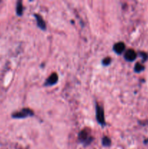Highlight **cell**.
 <instances>
[{
  "mask_svg": "<svg viewBox=\"0 0 148 149\" xmlns=\"http://www.w3.org/2000/svg\"><path fill=\"white\" fill-rule=\"evenodd\" d=\"M102 65H108L109 64L111 63V58L110 57H107V58H105L104 60L102 61Z\"/></svg>",
  "mask_w": 148,
  "mask_h": 149,
  "instance_id": "cell-11",
  "label": "cell"
},
{
  "mask_svg": "<svg viewBox=\"0 0 148 149\" xmlns=\"http://www.w3.org/2000/svg\"><path fill=\"white\" fill-rule=\"evenodd\" d=\"M125 48H126V46L123 42H118L113 47V50L117 54L120 55L125 50Z\"/></svg>",
  "mask_w": 148,
  "mask_h": 149,
  "instance_id": "cell-6",
  "label": "cell"
},
{
  "mask_svg": "<svg viewBox=\"0 0 148 149\" xmlns=\"http://www.w3.org/2000/svg\"><path fill=\"white\" fill-rule=\"evenodd\" d=\"M16 13L17 15L21 16L23 15V4L20 1H18L17 2V7H16Z\"/></svg>",
  "mask_w": 148,
  "mask_h": 149,
  "instance_id": "cell-8",
  "label": "cell"
},
{
  "mask_svg": "<svg viewBox=\"0 0 148 149\" xmlns=\"http://www.w3.org/2000/svg\"><path fill=\"white\" fill-rule=\"evenodd\" d=\"M96 117H97V120L102 126L105 125L104 110H103L102 107L100 106L98 104L96 105Z\"/></svg>",
  "mask_w": 148,
  "mask_h": 149,
  "instance_id": "cell-2",
  "label": "cell"
},
{
  "mask_svg": "<svg viewBox=\"0 0 148 149\" xmlns=\"http://www.w3.org/2000/svg\"><path fill=\"white\" fill-rule=\"evenodd\" d=\"M140 55H142V58H145V60H146L147 58V55L146 53H145V52H141V53H140Z\"/></svg>",
  "mask_w": 148,
  "mask_h": 149,
  "instance_id": "cell-12",
  "label": "cell"
},
{
  "mask_svg": "<svg viewBox=\"0 0 148 149\" xmlns=\"http://www.w3.org/2000/svg\"><path fill=\"white\" fill-rule=\"evenodd\" d=\"M58 81V76L57 74H55V73H53L52 74H51L48 79H46V81H45L44 85L46 87H49V86H52L54 84H56Z\"/></svg>",
  "mask_w": 148,
  "mask_h": 149,
  "instance_id": "cell-4",
  "label": "cell"
},
{
  "mask_svg": "<svg viewBox=\"0 0 148 149\" xmlns=\"http://www.w3.org/2000/svg\"><path fill=\"white\" fill-rule=\"evenodd\" d=\"M33 115V112L30 109H23L22 110H20V111L13 113L12 118H15V119H24V118L32 116Z\"/></svg>",
  "mask_w": 148,
  "mask_h": 149,
  "instance_id": "cell-1",
  "label": "cell"
},
{
  "mask_svg": "<svg viewBox=\"0 0 148 149\" xmlns=\"http://www.w3.org/2000/svg\"><path fill=\"white\" fill-rule=\"evenodd\" d=\"M78 137H79V141L84 144H88L91 141V138L89 135V133L86 130L81 131Z\"/></svg>",
  "mask_w": 148,
  "mask_h": 149,
  "instance_id": "cell-3",
  "label": "cell"
},
{
  "mask_svg": "<svg viewBox=\"0 0 148 149\" xmlns=\"http://www.w3.org/2000/svg\"><path fill=\"white\" fill-rule=\"evenodd\" d=\"M144 69H145V67H144V65H142V64H140L139 63H136V65H135V66H134L135 72L139 73V72H141V71H144Z\"/></svg>",
  "mask_w": 148,
  "mask_h": 149,
  "instance_id": "cell-9",
  "label": "cell"
},
{
  "mask_svg": "<svg viewBox=\"0 0 148 149\" xmlns=\"http://www.w3.org/2000/svg\"><path fill=\"white\" fill-rule=\"evenodd\" d=\"M124 58L127 61H133L136 58V53L133 49H129L125 52L124 54Z\"/></svg>",
  "mask_w": 148,
  "mask_h": 149,
  "instance_id": "cell-5",
  "label": "cell"
},
{
  "mask_svg": "<svg viewBox=\"0 0 148 149\" xmlns=\"http://www.w3.org/2000/svg\"><path fill=\"white\" fill-rule=\"evenodd\" d=\"M111 144V140L108 137H104L102 138V145L104 146H110Z\"/></svg>",
  "mask_w": 148,
  "mask_h": 149,
  "instance_id": "cell-10",
  "label": "cell"
},
{
  "mask_svg": "<svg viewBox=\"0 0 148 149\" xmlns=\"http://www.w3.org/2000/svg\"><path fill=\"white\" fill-rule=\"evenodd\" d=\"M34 16L36 17V22H37V25L41 30H46V23H45L44 20H43L42 17L39 15L35 14Z\"/></svg>",
  "mask_w": 148,
  "mask_h": 149,
  "instance_id": "cell-7",
  "label": "cell"
}]
</instances>
